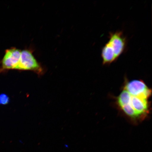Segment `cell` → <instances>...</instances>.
I'll list each match as a JSON object with an SVG mask.
<instances>
[{
  "mask_svg": "<svg viewBox=\"0 0 152 152\" xmlns=\"http://www.w3.org/2000/svg\"><path fill=\"white\" fill-rule=\"evenodd\" d=\"M17 70L33 71L39 75H42L44 70L38 62L30 49L22 50L20 61Z\"/></svg>",
  "mask_w": 152,
  "mask_h": 152,
  "instance_id": "1",
  "label": "cell"
},
{
  "mask_svg": "<svg viewBox=\"0 0 152 152\" xmlns=\"http://www.w3.org/2000/svg\"><path fill=\"white\" fill-rule=\"evenodd\" d=\"M124 90L131 96L148 100L151 96V91L141 80L128 81L125 79Z\"/></svg>",
  "mask_w": 152,
  "mask_h": 152,
  "instance_id": "2",
  "label": "cell"
},
{
  "mask_svg": "<svg viewBox=\"0 0 152 152\" xmlns=\"http://www.w3.org/2000/svg\"><path fill=\"white\" fill-rule=\"evenodd\" d=\"M21 51L15 47L11 48L5 50L4 56L0 62V73L10 70H17Z\"/></svg>",
  "mask_w": 152,
  "mask_h": 152,
  "instance_id": "3",
  "label": "cell"
},
{
  "mask_svg": "<svg viewBox=\"0 0 152 152\" xmlns=\"http://www.w3.org/2000/svg\"><path fill=\"white\" fill-rule=\"evenodd\" d=\"M107 42L113 48L117 60L124 52L127 45L126 37L121 31L111 32Z\"/></svg>",
  "mask_w": 152,
  "mask_h": 152,
  "instance_id": "4",
  "label": "cell"
},
{
  "mask_svg": "<svg viewBox=\"0 0 152 152\" xmlns=\"http://www.w3.org/2000/svg\"><path fill=\"white\" fill-rule=\"evenodd\" d=\"M129 104L140 118L146 115L149 113L148 100L132 96L131 95Z\"/></svg>",
  "mask_w": 152,
  "mask_h": 152,
  "instance_id": "5",
  "label": "cell"
},
{
  "mask_svg": "<svg viewBox=\"0 0 152 152\" xmlns=\"http://www.w3.org/2000/svg\"><path fill=\"white\" fill-rule=\"evenodd\" d=\"M101 56L103 65H109L117 60L113 49L108 42L102 47Z\"/></svg>",
  "mask_w": 152,
  "mask_h": 152,
  "instance_id": "6",
  "label": "cell"
},
{
  "mask_svg": "<svg viewBox=\"0 0 152 152\" xmlns=\"http://www.w3.org/2000/svg\"><path fill=\"white\" fill-rule=\"evenodd\" d=\"M9 97L6 94H3L0 95V104L5 105L9 104Z\"/></svg>",
  "mask_w": 152,
  "mask_h": 152,
  "instance_id": "7",
  "label": "cell"
}]
</instances>
